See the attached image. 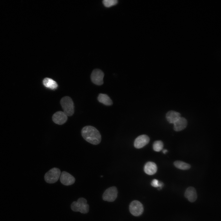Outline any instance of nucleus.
I'll list each match as a JSON object with an SVG mask.
<instances>
[{
  "instance_id": "f257e3e1",
  "label": "nucleus",
  "mask_w": 221,
  "mask_h": 221,
  "mask_svg": "<svg viewBox=\"0 0 221 221\" xmlns=\"http://www.w3.org/2000/svg\"><path fill=\"white\" fill-rule=\"evenodd\" d=\"M81 134L86 141L93 145L98 144L101 141L99 132L95 128L91 126L83 127L81 130Z\"/></svg>"
},
{
  "instance_id": "f03ea898",
  "label": "nucleus",
  "mask_w": 221,
  "mask_h": 221,
  "mask_svg": "<svg viewBox=\"0 0 221 221\" xmlns=\"http://www.w3.org/2000/svg\"><path fill=\"white\" fill-rule=\"evenodd\" d=\"M71 208L74 211H79L82 213L85 214L89 211V205L87 203V200L81 197L78 199L77 201L72 202Z\"/></svg>"
},
{
  "instance_id": "7ed1b4c3",
  "label": "nucleus",
  "mask_w": 221,
  "mask_h": 221,
  "mask_svg": "<svg viewBox=\"0 0 221 221\" xmlns=\"http://www.w3.org/2000/svg\"><path fill=\"white\" fill-rule=\"evenodd\" d=\"M60 103L63 110V112L68 116L72 115L74 113V106L72 99L66 96L62 98Z\"/></svg>"
},
{
  "instance_id": "20e7f679",
  "label": "nucleus",
  "mask_w": 221,
  "mask_h": 221,
  "mask_svg": "<svg viewBox=\"0 0 221 221\" xmlns=\"http://www.w3.org/2000/svg\"><path fill=\"white\" fill-rule=\"evenodd\" d=\"M61 173V171L59 169L52 168L45 174L44 176L45 180L48 183H55L58 180Z\"/></svg>"
},
{
  "instance_id": "39448f33",
  "label": "nucleus",
  "mask_w": 221,
  "mask_h": 221,
  "mask_svg": "<svg viewBox=\"0 0 221 221\" xmlns=\"http://www.w3.org/2000/svg\"><path fill=\"white\" fill-rule=\"evenodd\" d=\"M129 210L133 215L138 216L142 213L144 209L143 205L138 200H134L130 203Z\"/></svg>"
},
{
  "instance_id": "423d86ee",
  "label": "nucleus",
  "mask_w": 221,
  "mask_h": 221,
  "mask_svg": "<svg viewBox=\"0 0 221 221\" xmlns=\"http://www.w3.org/2000/svg\"><path fill=\"white\" fill-rule=\"evenodd\" d=\"M104 74L103 72L99 69L94 70L91 74V78L92 82L98 85H101L103 83Z\"/></svg>"
},
{
  "instance_id": "0eeeda50",
  "label": "nucleus",
  "mask_w": 221,
  "mask_h": 221,
  "mask_svg": "<svg viewBox=\"0 0 221 221\" xmlns=\"http://www.w3.org/2000/svg\"><path fill=\"white\" fill-rule=\"evenodd\" d=\"M118 191L115 187H112L107 189L104 192L103 198L105 201L109 202L114 201L117 197Z\"/></svg>"
},
{
  "instance_id": "6e6552de",
  "label": "nucleus",
  "mask_w": 221,
  "mask_h": 221,
  "mask_svg": "<svg viewBox=\"0 0 221 221\" xmlns=\"http://www.w3.org/2000/svg\"><path fill=\"white\" fill-rule=\"evenodd\" d=\"M60 181L62 184L68 186L73 184L75 181V179L68 173L63 171L60 176Z\"/></svg>"
},
{
  "instance_id": "1a4fd4ad",
  "label": "nucleus",
  "mask_w": 221,
  "mask_h": 221,
  "mask_svg": "<svg viewBox=\"0 0 221 221\" xmlns=\"http://www.w3.org/2000/svg\"><path fill=\"white\" fill-rule=\"evenodd\" d=\"M149 140V137L146 135H140L135 139L134 143V146L137 149L142 148L148 144Z\"/></svg>"
},
{
  "instance_id": "9d476101",
  "label": "nucleus",
  "mask_w": 221,
  "mask_h": 221,
  "mask_svg": "<svg viewBox=\"0 0 221 221\" xmlns=\"http://www.w3.org/2000/svg\"><path fill=\"white\" fill-rule=\"evenodd\" d=\"M67 116L63 111H59L54 113L52 116L53 122L55 123L61 125L67 121Z\"/></svg>"
},
{
  "instance_id": "9b49d317",
  "label": "nucleus",
  "mask_w": 221,
  "mask_h": 221,
  "mask_svg": "<svg viewBox=\"0 0 221 221\" xmlns=\"http://www.w3.org/2000/svg\"><path fill=\"white\" fill-rule=\"evenodd\" d=\"M184 196L189 201L192 202H194L197 197L195 189L192 187H188L185 191Z\"/></svg>"
},
{
  "instance_id": "f8f14e48",
  "label": "nucleus",
  "mask_w": 221,
  "mask_h": 221,
  "mask_svg": "<svg viewBox=\"0 0 221 221\" xmlns=\"http://www.w3.org/2000/svg\"><path fill=\"white\" fill-rule=\"evenodd\" d=\"M157 170L156 164L153 162H148L145 165L144 171L149 175H153L155 174Z\"/></svg>"
},
{
  "instance_id": "ddd939ff",
  "label": "nucleus",
  "mask_w": 221,
  "mask_h": 221,
  "mask_svg": "<svg viewBox=\"0 0 221 221\" xmlns=\"http://www.w3.org/2000/svg\"><path fill=\"white\" fill-rule=\"evenodd\" d=\"M173 124L174 130L176 131H179L183 130L186 127L187 122L185 118L180 117Z\"/></svg>"
},
{
  "instance_id": "4468645a",
  "label": "nucleus",
  "mask_w": 221,
  "mask_h": 221,
  "mask_svg": "<svg viewBox=\"0 0 221 221\" xmlns=\"http://www.w3.org/2000/svg\"><path fill=\"white\" fill-rule=\"evenodd\" d=\"M180 117V114L179 113L173 110L169 111L166 115L167 120L171 123L173 124Z\"/></svg>"
},
{
  "instance_id": "2eb2a0df",
  "label": "nucleus",
  "mask_w": 221,
  "mask_h": 221,
  "mask_svg": "<svg viewBox=\"0 0 221 221\" xmlns=\"http://www.w3.org/2000/svg\"><path fill=\"white\" fill-rule=\"evenodd\" d=\"M44 85L46 88L51 90L56 89L58 87L57 83L52 79L45 78L43 81Z\"/></svg>"
},
{
  "instance_id": "dca6fc26",
  "label": "nucleus",
  "mask_w": 221,
  "mask_h": 221,
  "mask_svg": "<svg viewBox=\"0 0 221 221\" xmlns=\"http://www.w3.org/2000/svg\"><path fill=\"white\" fill-rule=\"evenodd\" d=\"M98 100L99 102L107 106H110L113 104L112 100L106 94H100L98 97Z\"/></svg>"
},
{
  "instance_id": "f3484780",
  "label": "nucleus",
  "mask_w": 221,
  "mask_h": 221,
  "mask_svg": "<svg viewBox=\"0 0 221 221\" xmlns=\"http://www.w3.org/2000/svg\"><path fill=\"white\" fill-rule=\"evenodd\" d=\"M174 164L176 168L184 170L188 169L191 167L189 164L180 161H175L174 163Z\"/></svg>"
},
{
  "instance_id": "a211bd4d",
  "label": "nucleus",
  "mask_w": 221,
  "mask_h": 221,
  "mask_svg": "<svg viewBox=\"0 0 221 221\" xmlns=\"http://www.w3.org/2000/svg\"><path fill=\"white\" fill-rule=\"evenodd\" d=\"M163 147V142L160 140L155 141L153 145V150L156 152H159L162 150Z\"/></svg>"
},
{
  "instance_id": "6ab92c4d",
  "label": "nucleus",
  "mask_w": 221,
  "mask_h": 221,
  "mask_svg": "<svg viewBox=\"0 0 221 221\" xmlns=\"http://www.w3.org/2000/svg\"><path fill=\"white\" fill-rule=\"evenodd\" d=\"M118 2L117 0H104L103 3L105 6L109 7L116 4Z\"/></svg>"
},
{
  "instance_id": "aec40b11",
  "label": "nucleus",
  "mask_w": 221,
  "mask_h": 221,
  "mask_svg": "<svg viewBox=\"0 0 221 221\" xmlns=\"http://www.w3.org/2000/svg\"><path fill=\"white\" fill-rule=\"evenodd\" d=\"M151 185L154 187H159L160 186V182L158 180L154 179L152 181L151 183Z\"/></svg>"
},
{
  "instance_id": "412c9836",
  "label": "nucleus",
  "mask_w": 221,
  "mask_h": 221,
  "mask_svg": "<svg viewBox=\"0 0 221 221\" xmlns=\"http://www.w3.org/2000/svg\"><path fill=\"white\" fill-rule=\"evenodd\" d=\"M167 149H164L163 150V153L164 154H165L166 153H167Z\"/></svg>"
}]
</instances>
